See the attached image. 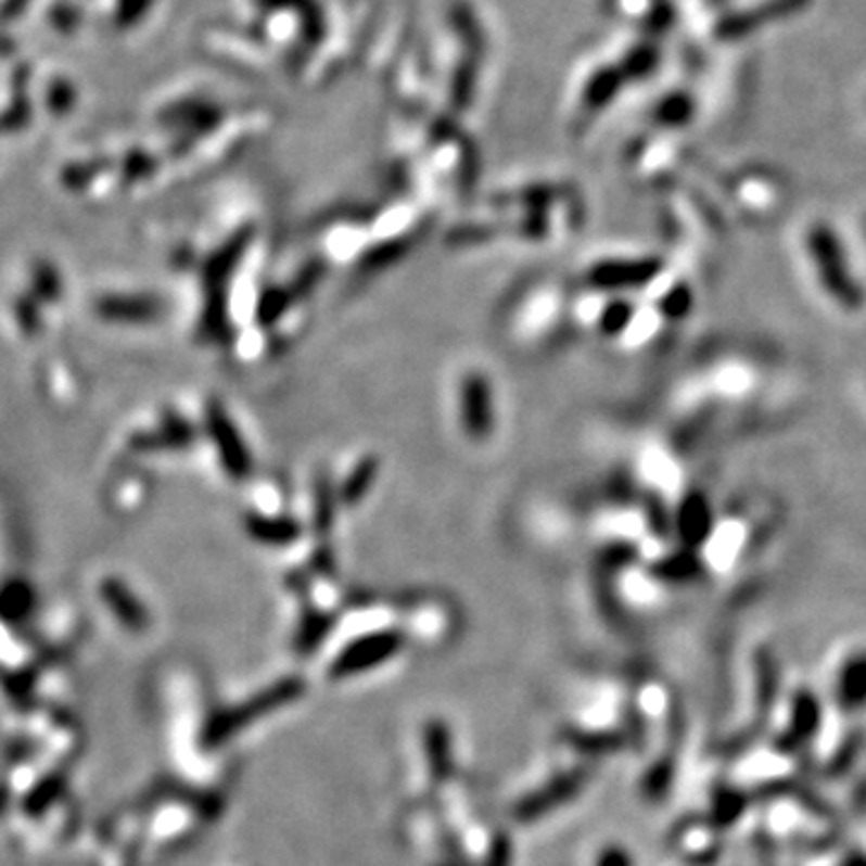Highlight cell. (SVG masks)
<instances>
[{
    "instance_id": "3",
    "label": "cell",
    "mask_w": 866,
    "mask_h": 866,
    "mask_svg": "<svg viewBox=\"0 0 866 866\" xmlns=\"http://www.w3.org/2000/svg\"><path fill=\"white\" fill-rule=\"evenodd\" d=\"M464 419L472 433H486L492 426V403H488V387L480 375H472L464 383Z\"/></svg>"
},
{
    "instance_id": "4",
    "label": "cell",
    "mask_w": 866,
    "mask_h": 866,
    "mask_svg": "<svg viewBox=\"0 0 866 866\" xmlns=\"http://www.w3.org/2000/svg\"><path fill=\"white\" fill-rule=\"evenodd\" d=\"M652 268H654L652 263H612L595 272V282L604 286L638 284L642 280H648L652 275Z\"/></svg>"
},
{
    "instance_id": "1",
    "label": "cell",
    "mask_w": 866,
    "mask_h": 866,
    "mask_svg": "<svg viewBox=\"0 0 866 866\" xmlns=\"http://www.w3.org/2000/svg\"><path fill=\"white\" fill-rule=\"evenodd\" d=\"M806 260L812 258L816 282L820 292L830 296L832 304L842 306L840 310H859L864 304V292L857 280L852 277L850 263L845 265V255L836 246V241L828 239V246H816V251H804Z\"/></svg>"
},
{
    "instance_id": "2",
    "label": "cell",
    "mask_w": 866,
    "mask_h": 866,
    "mask_svg": "<svg viewBox=\"0 0 866 866\" xmlns=\"http://www.w3.org/2000/svg\"><path fill=\"white\" fill-rule=\"evenodd\" d=\"M395 646L397 640L393 636H375L369 640H361L344 652V658L338 662V672H357L364 667H371V664L387 658V652H391Z\"/></svg>"
}]
</instances>
